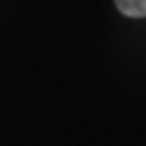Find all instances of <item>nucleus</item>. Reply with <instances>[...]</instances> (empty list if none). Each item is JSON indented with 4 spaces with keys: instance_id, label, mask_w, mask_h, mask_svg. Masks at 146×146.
Returning <instances> with one entry per match:
<instances>
[{
    "instance_id": "nucleus-1",
    "label": "nucleus",
    "mask_w": 146,
    "mask_h": 146,
    "mask_svg": "<svg viewBox=\"0 0 146 146\" xmlns=\"http://www.w3.org/2000/svg\"><path fill=\"white\" fill-rule=\"evenodd\" d=\"M114 4L127 18H146V0H114Z\"/></svg>"
}]
</instances>
